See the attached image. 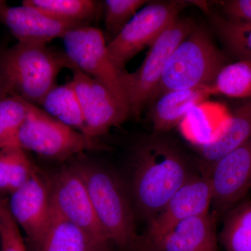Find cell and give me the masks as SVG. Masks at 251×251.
<instances>
[{"mask_svg": "<svg viewBox=\"0 0 251 251\" xmlns=\"http://www.w3.org/2000/svg\"><path fill=\"white\" fill-rule=\"evenodd\" d=\"M214 29L229 52L251 62V23L231 21L225 16L208 11Z\"/></svg>", "mask_w": 251, "mask_h": 251, "instance_id": "603a6c76", "label": "cell"}, {"mask_svg": "<svg viewBox=\"0 0 251 251\" xmlns=\"http://www.w3.org/2000/svg\"><path fill=\"white\" fill-rule=\"evenodd\" d=\"M49 183L52 209L108 249L110 243L97 219L76 165L62 168L49 179Z\"/></svg>", "mask_w": 251, "mask_h": 251, "instance_id": "9c48e42d", "label": "cell"}, {"mask_svg": "<svg viewBox=\"0 0 251 251\" xmlns=\"http://www.w3.org/2000/svg\"><path fill=\"white\" fill-rule=\"evenodd\" d=\"M0 251H29L21 228L10 213L8 202L0 198Z\"/></svg>", "mask_w": 251, "mask_h": 251, "instance_id": "4316f807", "label": "cell"}, {"mask_svg": "<svg viewBox=\"0 0 251 251\" xmlns=\"http://www.w3.org/2000/svg\"><path fill=\"white\" fill-rule=\"evenodd\" d=\"M192 4L205 11L209 9L201 1H149L108 44L109 55L117 69L125 72L126 64L130 59L145 48L150 47L179 17L180 11Z\"/></svg>", "mask_w": 251, "mask_h": 251, "instance_id": "8992f818", "label": "cell"}, {"mask_svg": "<svg viewBox=\"0 0 251 251\" xmlns=\"http://www.w3.org/2000/svg\"><path fill=\"white\" fill-rule=\"evenodd\" d=\"M29 251H108L90 234L57 214L52 208L49 224Z\"/></svg>", "mask_w": 251, "mask_h": 251, "instance_id": "ac0fdd59", "label": "cell"}, {"mask_svg": "<svg viewBox=\"0 0 251 251\" xmlns=\"http://www.w3.org/2000/svg\"><path fill=\"white\" fill-rule=\"evenodd\" d=\"M62 39L64 52L73 64L105 86L129 111L122 82L123 72L117 69L109 55L103 31L92 26H83L68 31Z\"/></svg>", "mask_w": 251, "mask_h": 251, "instance_id": "ba28073f", "label": "cell"}, {"mask_svg": "<svg viewBox=\"0 0 251 251\" xmlns=\"http://www.w3.org/2000/svg\"><path fill=\"white\" fill-rule=\"evenodd\" d=\"M204 175L210 180L214 214L226 215L251 189V137L218 160Z\"/></svg>", "mask_w": 251, "mask_h": 251, "instance_id": "30bf717a", "label": "cell"}, {"mask_svg": "<svg viewBox=\"0 0 251 251\" xmlns=\"http://www.w3.org/2000/svg\"><path fill=\"white\" fill-rule=\"evenodd\" d=\"M212 201L209 177L203 174L193 175L174 193L162 210L149 221V243L151 245L181 221L209 212Z\"/></svg>", "mask_w": 251, "mask_h": 251, "instance_id": "7c38bea8", "label": "cell"}, {"mask_svg": "<svg viewBox=\"0 0 251 251\" xmlns=\"http://www.w3.org/2000/svg\"><path fill=\"white\" fill-rule=\"evenodd\" d=\"M195 173L184 151L164 134L153 133L137 144L130 164L129 193L134 209L148 221Z\"/></svg>", "mask_w": 251, "mask_h": 251, "instance_id": "6da1fadb", "label": "cell"}, {"mask_svg": "<svg viewBox=\"0 0 251 251\" xmlns=\"http://www.w3.org/2000/svg\"><path fill=\"white\" fill-rule=\"evenodd\" d=\"M209 87L168 91L150 100L147 108L153 133L164 134L182 122L191 109L211 94Z\"/></svg>", "mask_w": 251, "mask_h": 251, "instance_id": "2e32d148", "label": "cell"}, {"mask_svg": "<svg viewBox=\"0 0 251 251\" xmlns=\"http://www.w3.org/2000/svg\"><path fill=\"white\" fill-rule=\"evenodd\" d=\"M251 137V97L236 109L226 120L214 139L198 148L203 175L211 166Z\"/></svg>", "mask_w": 251, "mask_h": 251, "instance_id": "e0dca14e", "label": "cell"}, {"mask_svg": "<svg viewBox=\"0 0 251 251\" xmlns=\"http://www.w3.org/2000/svg\"><path fill=\"white\" fill-rule=\"evenodd\" d=\"M215 214L184 220L151 244L154 251H220Z\"/></svg>", "mask_w": 251, "mask_h": 251, "instance_id": "9a60e30c", "label": "cell"}, {"mask_svg": "<svg viewBox=\"0 0 251 251\" xmlns=\"http://www.w3.org/2000/svg\"><path fill=\"white\" fill-rule=\"evenodd\" d=\"M220 241L226 251H251V201L244 200L226 214Z\"/></svg>", "mask_w": 251, "mask_h": 251, "instance_id": "7402d4cb", "label": "cell"}, {"mask_svg": "<svg viewBox=\"0 0 251 251\" xmlns=\"http://www.w3.org/2000/svg\"><path fill=\"white\" fill-rule=\"evenodd\" d=\"M4 92H3L2 86H1V80H0V99L4 97Z\"/></svg>", "mask_w": 251, "mask_h": 251, "instance_id": "f1b7e54d", "label": "cell"}, {"mask_svg": "<svg viewBox=\"0 0 251 251\" xmlns=\"http://www.w3.org/2000/svg\"><path fill=\"white\" fill-rule=\"evenodd\" d=\"M11 216L32 242L43 233L52 212L49 180L36 169L30 179L10 196Z\"/></svg>", "mask_w": 251, "mask_h": 251, "instance_id": "4fadbf2b", "label": "cell"}, {"mask_svg": "<svg viewBox=\"0 0 251 251\" xmlns=\"http://www.w3.org/2000/svg\"><path fill=\"white\" fill-rule=\"evenodd\" d=\"M0 22L9 28L18 42L46 44L62 38L72 29L83 27L51 17L33 6H11L0 0Z\"/></svg>", "mask_w": 251, "mask_h": 251, "instance_id": "5bb4252c", "label": "cell"}, {"mask_svg": "<svg viewBox=\"0 0 251 251\" xmlns=\"http://www.w3.org/2000/svg\"><path fill=\"white\" fill-rule=\"evenodd\" d=\"M40 106L50 116L84 134L85 119L72 80L54 87L46 94Z\"/></svg>", "mask_w": 251, "mask_h": 251, "instance_id": "d6986e66", "label": "cell"}, {"mask_svg": "<svg viewBox=\"0 0 251 251\" xmlns=\"http://www.w3.org/2000/svg\"><path fill=\"white\" fill-rule=\"evenodd\" d=\"M33 105L14 96L0 99V149L14 146L16 135Z\"/></svg>", "mask_w": 251, "mask_h": 251, "instance_id": "d4e9b609", "label": "cell"}, {"mask_svg": "<svg viewBox=\"0 0 251 251\" xmlns=\"http://www.w3.org/2000/svg\"><path fill=\"white\" fill-rule=\"evenodd\" d=\"M36 169L22 148L0 149V195L11 196L16 192L30 179Z\"/></svg>", "mask_w": 251, "mask_h": 251, "instance_id": "44dd1931", "label": "cell"}, {"mask_svg": "<svg viewBox=\"0 0 251 251\" xmlns=\"http://www.w3.org/2000/svg\"><path fill=\"white\" fill-rule=\"evenodd\" d=\"M146 0H105L103 3L105 16V38L107 44L124 29L128 22L146 5Z\"/></svg>", "mask_w": 251, "mask_h": 251, "instance_id": "484cf974", "label": "cell"}, {"mask_svg": "<svg viewBox=\"0 0 251 251\" xmlns=\"http://www.w3.org/2000/svg\"><path fill=\"white\" fill-rule=\"evenodd\" d=\"M209 89L211 94L232 98H251V62L238 60L226 64L218 73Z\"/></svg>", "mask_w": 251, "mask_h": 251, "instance_id": "cb8c5ba5", "label": "cell"}, {"mask_svg": "<svg viewBox=\"0 0 251 251\" xmlns=\"http://www.w3.org/2000/svg\"><path fill=\"white\" fill-rule=\"evenodd\" d=\"M64 51L41 43L18 42L0 55V80L5 97L14 96L40 106L57 85L59 72L74 66Z\"/></svg>", "mask_w": 251, "mask_h": 251, "instance_id": "7a4b0ae2", "label": "cell"}, {"mask_svg": "<svg viewBox=\"0 0 251 251\" xmlns=\"http://www.w3.org/2000/svg\"><path fill=\"white\" fill-rule=\"evenodd\" d=\"M226 64L209 33L196 25L172 54L151 100L168 91L209 87Z\"/></svg>", "mask_w": 251, "mask_h": 251, "instance_id": "277c9868", "label": "cell"}, {"mask_svg": "<svg viewBox=\"0 0 251 251\" xmlns=\"http://www.w3.org/2000/svg\"><path fill=\"white\" fill-rule=\"evenodd\" d=\"M22 4L39 9L51 17L89 26L98 18L103 3L94 0H24Z\"/></svg>", "mask_w": 251, "mask_h": 251, "instance_id": "ffe728a7", "label": "cell"}, {"mask_svg": "<svg viewBox=\"0 0 251 251\" xmlns=\"http://www.w3.org/2000/svg\"><path fill=\"white\" fill-rule=\"evenodd\" d=\"M72 80L80 102L85 129L84 134L96 138L118 126L130 117L129 111L103 84L89 76L75 65Z\"/></svg>", "mask_w": 251, "mask_h": 251, "instance_id": "8fae6325", "label": "cell"}, {"mask_svg": "<svg viewBox=\"0 0 251 251\" xmlns=\"http://www.w3.org/2000/svg\"><path fill=\"white\" fill-rule=\"evenodd\" d=\"M92 201L97 219L110 244L122 250L139 241L134 206L128 188L113 171L93 162L75 163Z\"/></svg>", "mask_w": 251, "mask_h": 251, "instance_id": "3957f363", "label": "cell"}, {"mask_svg": "<svg viewBox=\"0 0 251 251\" xmlns=\"http://www.w3.org/2000/svg\"><path fill=\"white\" fill-rule=\"evenodd\" d=\"M192 20L179 18L149 47L145 59L134 72L122 74L130 117L139 118L152 98L172 54L196 27Z\"/></svg>", "mask_w": 251, "mask_h": 251, "instance_id": "5b68a950", "label": "cell"}, {"mask_svg": "<svg viewBox=\"0 0 251 251\" xmlns=\"http://www.w3.org/2000/svg\"><path fill=\"white\" fill-rule=\"evenodd\" d=\"M14 146L59 161L102 149L94 138L64 125L36 105L20 128Z\"/></svg>", "mask_w": 251, "mask_h": 251, "instance_id": "52a82bcc", "label": "cell"}, {"mask_svg": "<svg viewBox=\"0 0 251 251\" xmlns=\"http://www.w3.org/2000/svg\"><path fill=\"white\" fill-rule=\"evenodd\" d=\"M226 16L231 21L251 23V0H229L222 2Z\"/></svg>", "mask_w": 251, "mask_h": 251, "instance_id": "83f0119b", "label": "cell"}]
</instances>
